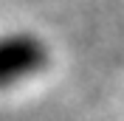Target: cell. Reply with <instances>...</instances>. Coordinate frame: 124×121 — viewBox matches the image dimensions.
<instances>
[{
    "label": "cell",
    "instance_id": "1",
    "mask_svg": "<svg viewBox=\"0 0 124 121\" xmlns=\"http://www.w3.org/2000/svg\"><path fill=\"white\" fill-rule=\"evenodd\" d=\"M51 51L42 37L31 31H14L0 37V90L28 82L48 68Z\"/></svg>",
    "mask_w": 124,
    "mask_h": 121
}]
</instances>
